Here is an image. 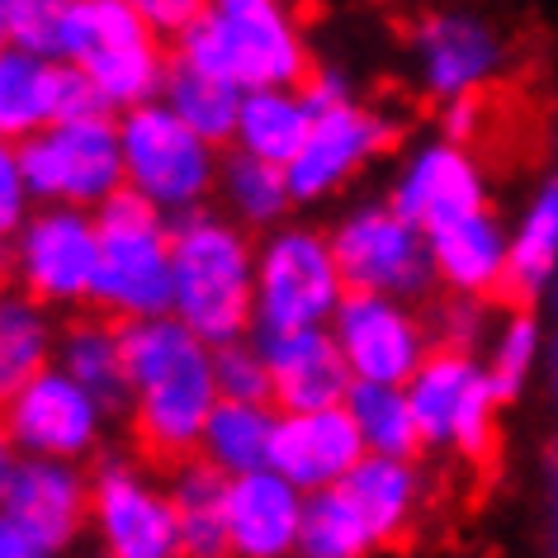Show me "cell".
<instances>
[{
	"mask_svg": "<svg viewBox=\"0 0 558 558\" xmlns=\"http://www.w3.org/2000/svg\"><path fill=\"white\" fill-rule=\"evenodd\" d=\"M123 365L133 384V445L151 469L175 473L199 459L204 426L218 408L214 351L175 317L119 323Z\"/></svg>",
	"mask_w": 558,
	"mask_h": 558,
	"instance_id": "obj_1",
	"label": "cell"
},
{
	"mask_svg": "<svg viewBox=\"0 0 558 558\" xmlns=\"http://www.w3.org/2000/svg\"><path fill=\"white\" fill-rule=\"evenodd\" d=\"M171 256L175 323H185L208 351L246 341L256 331V246L242 222L208 208L180 214L171 222Z\"/></svg>",
	"mask_w": 558,
	"mask_h": 558,
	"instance_id": "obj_2",
	"label": "cell"
},
{
	"mask_svg": "<svg viewBox=\"0 0 558 558\" xmlns=\"http://www.w3.org/2000/svg\"><path fill=\"white\" fill-rule=\"evenodd\" d=\"M171 62L236 90H289L308 76V48L284 0H208V15L175 38Z\"/></svg>",
	"mask_w": 558,
	"mask_h": 558,
	"instance_id": "obj_3",
	"label": "cell"
},
{
	"mask_svg": "<svg viewBox=\"0 0 558 558\" xmlns=\"http://www.w3.org/2000/svg\"><path fill=\"white\" fill-rule=\"evenodd\" d=\"M100 228V275H95V308L119 323L171 317L175 308V256L171 222L151 199L123 185L114 199L95 208Z\"/></svg>",
	"mask_w": 558,
	"mask_h": 558,
	"instance_id": "obj_4",
	"label": "cell"
},
{
	"mask_svg": "<svg viewBox=\"0 0 558 558\" xmlns=\"http://www.w3.org/2000/svg\"><path fill=\"white\" fill-rule=\"evenodd\" d=\"M345 294L351 289L341 279L331 236L313 228H275L256 246V331L251 337L331 327Z\"/></svg>",
	"mask_w": 558,
	"mask_h": 558,
	"instance_id": "obj_5",
	"label": "cell"
},
{
	"mask_svg": "<svg viewBox=\"0 0 558 558\" xmlns=\"http://www.w3.org/2000/svg\"><path fill=\"white\" fill-rule=\"evenodd\" d=\"M66 62H76L95 81L109 114L151 105L166 90V72H171L161 38L147 29V20L129 0H76Z\"/></svg>",
	"mask_w": 558,
	"mask_h": 558,
	"instance_id": "obj_6",
	"label": "cell"
},
{
	"mask_svg": "<svg viewBox=\"0 0 558 558\" xmlns=\"http://www.w3.org/2000/svg\"><path fill=\"white\" fill-rule=\"evenodd\" d=\"M123 185L151 199L161 214H194L204 194L218 185V147L185 129L161 100L119 114Z\"/></svg>",
	"mask_w": 558,
	"mask_h": 558,
	"instance_id": "obj_7",
	"label": "cell"
},
{
	"mask_svg": "<svg viewBox=\"0 0 558 558\" xmlns=\"http://www.w3.org/2000/svg\"><path fill=\"white\" fill-rule=\"evenodd\" d=\"M24 180H29L38 204L62 208H100L123 190V147H119V119H76L52 123L38 137L20 147Z\"/></svg>",
	"mask_w": 558,
	"mask_h": 558,
	"instance_id": "obj_8",
	"label": "cell"
},
{
	"mask_svg": "<svg viewBox=\"0 0 558 558\" xmlns=\"http://www.w3.org/2000/svg\"><path fill=\"white\" fill-rule=\"evenodd\" d=\"M412 416L426 445H454L473 464H487L497 445V393L469 351L436 345L408 384Z\"/></svg>",
	"mask_w": 558,
	"mask_h": 558,
	"instance_id": "obj_9",
	"label": "cell"
},
{
	"mask_svg": "<svg viewBox=\"0 0 558 558\" xmlns=\"http://www.w3.org/2000/svg\"><path fill=\"white\" fill-rule=\"evenodd\" d=\"M10 270L20 289L44 308H81L95 303V275H100V228L86 208L44 204L24 222L10 246Z\"/></svg>",
	"mask_w": 558,
	"mask_h": 558,
	"instance_id": "obj_10",
	"label": "cell"
},
{
	"mask_svg": "<svg viewBox=\"0 0 558 558\" xmlns=\"http://www.w3.org/2000/svg\"><path fill=\"white\" fill-rule=\"evenodd\" d=\"M341 279L351 294H384V299H422L436 284L430 265V236L412 228L393 204H365L345 214L331 232Z\"/></svg>",
	"mask_w": 558,
	"mask_h": 558,
	"instance_id": "obj_11",
	"label": "cell"
},
{
	"mask_svg": "<svg viewBox=\"0 0 558 558\" xmlns=\"http://www.w3.org/2000/svg\"><path fill=\"white\" fill-rule=\"evenodd\" d=\"M331 337H337L355 384L408 388L430 355V331L422 327V317L402 299L384 294H345L331 317Z\"/></svg>",
	"mask_w": 558,
	"mask_h": 558,
	"instance_id": "obj_12",
	"label": "cell"
},
{
	"mask_svg": "<svg viewBox=\"0 0 558 558\" xmlns=\"http://www.w3.org/2000/svg\"><path fill=\"white\" fill-rule=\"evenodd\" d=\"M0 422H5L10 440H15L20 450H29V459L76 464V459L90 454L95 440H100L105 408L72 379V374H62L52 365L0 412Z\"/></svg>",
	"mask_w": 558,
	"mask_h": 558,
	"instance_id": "obj_13",
	"label": "cell"
},
{
	"mask_svg": "<svg viewBox=\"0 0 558 558\" xmlns=\"http://www.w3.org/2000/svg\"><path fill=\"white\" fill-rule=\"evenodd\" d=\"M90 511L109 558H180L171 497L157 493L129 459H105L90 478Z\"/></svg>",
	"mask_w": 558,
	"mask_h": 558,
	"instance_id": "obj_14",
	"label": "cell"
},
{
	"mask_svg": "<svg viewBox=\"0 0 558 558\" xmlns=\"http://www.w3.org/2000/svg\"><path fill=\"white\" fill-rule=\"evenodd\" d=\"M393 137H398V129L379 114V109H365L355 100L341 105V109H327V114H317L303 151L284 166L294 204L327 199V194L337 185H345V180H351L369 157H379Z\"/></svg>",
	"mask_w": 558,
	"mask_h": 558,
	"instance_id": "obj_15",
	"label": "cell"
},
{
	"mask_svg": "<svg viewBox=\"0 0 558 558\" xmlns=\"http://www.w3.org/2000/svg\"><path fill=\"white\" fill-rule=\"evenodd\" d=\"M365 436L345 408L279 412L270 440V469L299 493H327L365 464Z\"/></svg>",
	"mask_w": 558,
	"mask_h": 558,
	"instance_id": "obj_16",
	"label": "cell"
},
{
	"mask_svg": "<svg viewBox=\"0 0 558 558\" xmlns=\"http://www.w3.org/2000/svg\"><path fill=\"white\" fill-rule=\"evenodd\" d=\"M388 204H393L412 228H422L430 236V232H445V228H454V222L483 214L487 185H483L478 161L469 157V147H454L440 137V143H426L402 166Z\"/></svg>",
	"mask_w": 558,
	"mask_h": 558,
	"instance_id": "obj_17",
	"label": "cell"
},
{
	"mask_svg": "<svg viewBox=\"0 0 558 558\" xmlns=\"http://www.w3.org/2000/svg\"><path fill=\"white\" fill-rule=\"evenodd\" d=\"M265 369L275 384V408L279 412H327L345 408L355 388V374L345 365L331 327L313 331H284V337H256Z\"/></svg>",
	"mask_w": 558,
	"mask_h": 558,
	"instance_id": "obj_18",
	"label": "cell"
},
{
	"mask_svg": "<svg viewBox=\"0 0 558 558\" xmlns=\"http://www.w3.org/2000/svg\"><path fill=\"white\" fill-rule=\"evenodd\" d=\"M0 511H5L34 544H44L48 554H58L81 535V525H86L90 483L76 473V464H58V459H20Z\"/></svg>",
	"mask_w": 558,
	"mask_h": 558,
	"instance_id": "obj_19",
	"label": "cell"
},
{
	"mask_svg": "<svg viewBox=\"0 0 558 558\" xmlns=\"http://www.w3.org/2000/svg\"><path fill=\"white\" fill-rule=\"evenodd\" d=\"M303 493L284 483L275 469L232 478L228 487V530L236 558H284L299 549L303 530Z\"/></svg>",
	"mask_w": 558,
	"mask_h": 558,
	"instance_id": "obj_20",
	"label": "cell"
},
{
	"mask_svg": "<svg viewBox=\"0 0 558 558\" xmlns=\"http://www.w3.org/2000/svg\"><path fill=\"white\" fill-rule=\"evenodd\" d=\"M416 58L422 81L440 100H464L501 66V44L483 20L469 15H436L416 29Z\"/></svg>",
	"mask_w": 558,
	"mask_h": 558,
	"instance_id": "obj_21",
	"label": "cell"
},
{
	"mask_svg": "<svg viewBox=\"0 0 558 558\" xmlns=\"http://www.w3.org/2000/svg\"><path fill=\"white\" fill-rule=\"evenodd\" d=\"M507 251L511 236L487 214H473L445 232H430V265L436 279L459 299H487L507 289Z\"/></svg>",
	"mask_w": 558,
	"mask_h": 558,
	"instance_id": "obj_22",
	"label": "cell"
},
{
	"mask_svg": "<svg viewBox=\"0 0 558 558\" xmlns=\"http://www.w3.org/2000/svg\"><path fill=\"white\" fill-rule=\"evenodd\" d=\"M228 487L232 478L218 473L208 459H190L171 473V511L180 530V558H236L228 530Z\"/></svg>",
	"mask_w": 558,
	"mask_h": 558,
	"instance_id": "obj_23",
	"label": "cell"
},
{
	"mask_svg": "<svg viewBox=\"0 0 558 558\" xmlns=\"http://www.w3.org/2000/svg\"><path fill=\"white\" fill-rule=\"evenodd\" d=\"M58 369L86 388L105 412L133 408V384L123 365V331L109 317H76L58 337Z\"/></svg>",
	"mask_w": 558,
	"mask_h": 558,
	"instance_id": "obj_24",
	"label": "cell"
},
{
	"mask_svg": "<svg viewBox=\"0 0 558 558\" xmlns=\"http://www.w3.org/2000/svg\"><path fill=\"white\" fill-rule=\"evenodd\" d=\"M58 337L52 313L34 303L24 289H5L0 294V412L29 388L38 374L52 369L58 355Z\"/></svg>",
	"mask_w": 558,
	"mask_h": 558,
	"instance_id": "obj_25",
	"label": "cell"
},
{
	"mask_svg": "<svg viewBox=\"0 0 558 558\" xmlns=\"http://www.w3.org/2000/svg\"><path fill=\"white\" fill-rule=\"evenodd\" d=\"M313 133V109L303 105L299 86L289 90H251L242 100V119H236L232 147L256 161L289 166L303 151Z\"/></svg>",
	"mask_w": 558,
	"mask_h": 558,
	"instance_id": "obj_26",
	"label": "cell"
},
{
	"mask_svg": "<svg viewBox=\"0 0 558 558\" xmlns=\"http://www.w3.org/2000/svg\"><path fill=\"white\" fill-rule=\"evenodd\" d=\"M558 270V180L539 185V194L525 204L521 222L511 232L507 251V294L511 303H535L539 294H549Z\"/></svg>",
	"mask_w": 558,
	"mask_h": 558,
	"instance_id": "obj_27",
	"label": "cell"
},
{
	"mask_svg": "<svg viewBox=\"0 0 558 558\" xmlns=\"http://www.w3.org/2000/svg\"><path fill=\"white\" fill-rule=\"evenodd\" d=\"M351 507L360 511V521L369 525L374 544H388L402 535V525L412 521V507H416V469L408 459H384V454H365L351 478L337 483Z\"/></svg>",
	"mask_w": 558,
	"mask_h": 558,
	"instance_id": "obj_28",
	"label": "cell"
},
{
	"mask_svg": "<svg viewBox=\"0 0 558 558\" xmlns=\"http://www.w3.org/2000/svg\"><path fill=\"white\" fill-rule=\"evenodd\" d=\"M279 416L256 402H218L204 426L199 459H208L228 478H246V473L270 469V440H275Z\"/></svg>",
	"mask_w": 558,
	"mask_h": 558,
	"instance_id": "obj_29",
	"label": "cell"
},
{
	"mask_svg": "<svg viewBox=\"0 0 558 558\" xmlns=\"http://www.w3.org/2000/svg\"><path fill=\"white\" fill-rule=\"evenodd\" d=\"M242 100H246V90L228 86V81H214L204 72H190V66H180V62H171V72H166L161 105L214 147H228L236 137Z\"/></svg>",
	"mask_w": 558,
	"mask_h": 558,
	"instance_id": "obj_30",
	"label": "cell"
},
{
	"mask_svg": "<svg viewBox=\"0 0 558 558\" xmlns=\"http://www.w3.org/2000/svg\"><path fill=\"white\" fill-rule=\"evenodd\" d=\"M48 72L52 62H38L20 48H0V143L24 147L29 137L52 129Z\"/></svg>",
	"mask_w": 558,
	"mask_h": 558,
	"instance_id": "obj_31",
	"label": "cell"
},
{
	"mask_svg": "<svg viewBox=\"0 0 558 558\" xmlns=\"http://www.w3.org/2000/svg\"><path fill=\"white\" fill-rule=\"evenodd\" d=\"M345 412L355 416L360 436H365V450L369 454H384V459H408L422 450V426L412 416V402H408V388H384V384H355L351 398H345Z\"/></svg>",
	"mask_w": 558,
	"mask_h": 558,
	"instance_id": "obj_32",
	"label": "cell"
},
{
	"mask_svg": "<svg viewBox=\"0 0 558 558\" xmlns=\"http://www.w3.org/2000/svg\"><path fill=\"white\" fill-rule=\"evenodd\" d=\"M218 185L242 228H275V222L289 214V204H294L284 166L256 161V157H246V151H232V157L222 161Z\"/></svg>",
	"mask_w": 558,
	"mask_h": 558,
	"instance_id": "obj_33",
	"label": "cell"
},
{
	"mask_svg": "<svg viewBox=\"0 0 558 558\" xmlns=\"http://www.w3.org/2000/svg\"><path fill=\"white\" fill-rule=\"evenodd\" d=\"M374 544L369 525L360 521L351 497L341 487L313 493L303 507V530H299V554L303 558H360Z\"/></svg>",
	"mask_w": 558,
	"mask_h": 558,
	"instance_id": "obj_34",
	"label": "cell"
},
{
	"mask_svg": "<svg viewBox=\"0 0 558 558\" xmlns=\"http://www.w3.org/2000/svg\"><path fill=\"white\" fill-rule=\"evenodd\" d=\"M72 10L76 0H15L10 5V48L29 52L38 62H66Z\"/></svg>",
	"mask_w": 558,
	"mask_h": 558,
	"instance_id": "obj_35",
	"label": "cell"
},
{
	"mask_svg": "<svg viewBox=\"0 0 558 558\" xmlns=\"http://www.w3.org/2000/svg\"><path fill=\"white\" fill-rule=\"evenodd\" d=\"M539 360V327L530 313H511L493 341V360H487V384H493L497 402H511L525 388L530 369Z\"/></svg>",
	"mask_w": 558,
	"mask_h": 558,
	"instance_id": "obj_36",
	"label": "cell"
},
{
	"mask_svg": "<svg viewBox=\"0 0 558 558\" xmlns=\"http://www.w3.org/2000/svg\"><path fill=\"white\" fill-rule=\"evenodd\" d=\"M214 379H218L222 402H256V408H270L275 402V384H270V369H265V355H260L256 341L218 345Z\"/></svg>",
	"mask_w": 558,
	"mask_h": 558,
	"instance_id": "obj_37",
	"label": "cell"
},
{
	"mask_svg": "<svg viewBox=\"0 0 558 558\" xmlns=\"http://www.w3.org/2000/svg\"><path fill=\"white\" fill-rule=\"evenodd\" d=\"M48 100H52V123H76V119H105L109 114L105 95L95 90V81L81 72L76 62H52Z\"/></svg>",
	"mask_w": 558,
	"mask_h": 558,
	"instance_id": "obj_38",
	"label": "cell"
},
{
	"mask_svg": "<svg viewBox=\"0 0 558 558\" xmlns=\"http://www.w3.org/2000/svg\"><path fill=\"white\" fill-rule=\"evenodd\" d=\"M34 218V190L24 180V161L15 143H0V242H15Z\"/></svg>",
	"mask_w": 558,
	"mask_h": 558,
	"instance_id": "obj_39",
	"label": "cell"
},
{
	"mask_svg": "<svg viewBox=\"0 0 558 558\" xmlns=\"http://www.w3.org/2000/svg\"><path fill=\"white\" fill-rule=\"evenodd\" d=\"M157 38H185L208 15V0H129Z\"/></svg>",
	"mask_w": 558,
	"mask_h": 558,
	"instance_id": "obj_40",
	"label": "cell"
},
{
	"mask_svg": "<svg viewBox=\"0 0 558 558\" xmlns=\"http://www.w3.org/2000/svg\"><path fill=\"white\" fill-rule=\"evenodd\" d=\"M299 95H303V105L313 109V119H317V114H327V109L351 105L345 76H337V72H308V76H303V86H299Z\"/></svg>",
	"mask_w": 558,
	"mask_h": 558,
	"instance_id": "obj_41",
	"label": "cell"
},
{
	"mask_svg": "<svg viewBox=\"0 0 558 558\" xmlns=\"http://www.w3.org/2000/svg\"><path fill=\"white\" fill-rule=\"evenodd\" d=\"M478 129H483V105H478V95L450 100V109H445V143L469 147L473 137H478Z\"/></svg>",
	"mask_w": 558,
	"mask_h": 558,
	"instance_id": "obj_42",
	"label": "cell"
},
{
	"mask_svg": "<svg viewBox=\"0 0 558 558\" xmlns=\"http://www.w3.org/2000/svg\"><path fill=\"white\" fill-rule=\"evenodd\" d=\"M0 558H48V549L44 544H34L5 511H0Z\"/></svg>",
	"mask_w": 558,
	"mask_h": 558,
	"instance_id": "obj_43",
	"label": "cell"
},
{
	"mask_svg": "<svg viewBox=\"0 0 558 558\" xmlns=\"http://www.w3.org/2000/svg\"><path fill=\"white\" fill-rule=\"evenodd\" d=\"M15 450L20 445L10 440V430H5V422H0V501H5V493H10V478H15V469H20V459H15Z\"/></svg>",
	"mask_w": 558,
	"mask_h": 558,
	"instance_id": "obj_44",
	"label": "cell"
},
{
	"mask_svg": "<svg viewBox=\"0 0 558 558\" xmlns=\"http://www.w3.org/2000/svg\"><path fill=\"white\" fill-rule=\"evenodd\" d=\"M549 379H554V398H558V341H554V351H549ZM554 454H558V445H554Z\"/></svg>",
	"mask_w": 558,
	"mask_h": 558,
	"instance_id": "obj_45",
	"label": "cell"
},
{
	"mask_svg": "<svg viewBox=\"0 0 558 558\" xmlns=\"http://www.w3.org/2000/svg\"><path fill=\"white\" fill-rule=\"evenodd\" d=\"M5 275H10V265H5V251H0V294H5Z\"/></svg>",
	"mask_w": 558,
	"mask_h": 558,
	"instance_id": "obj_46",
	"label": "cell"
},
{
	"mask_svg": "<svg viewBox=\"0 0 558 558\" xmlns=\"http://www.w3.org/2000/svg\"><path fill=\"white\" fill-rule=\"evenodd\" d=\"M549 299H554V313H558V270H554V284H549Z\"/></svg>",
	"mask_w": 558,
	"mask_h": 558,
	"instance_id": "obj_47",
	"label": "cell"
},
{
	"mask_svg": "<svg viewBox=\"0 0 558 558\" xmlns=\"http://www.w3.org/2000/svg\"><path fill=\"white\" fill-rule=\"evenodd\" d=\"M10 5H15V0H0V10H10Z\"/></svg>",
	"mask_w": 558,
	"mask_h": 558,
	"instance_id": "obj_48",
	"label": "cell"
},
{
	"mask_svg": "<svg viewBox=\"0 0 558 558\" xmlns=\"http://www.w3.org/2000/svg\"><path fill=\"white\" fill-rule=\"evenodd\" d=\"M554 161H558V137H554Z\"/></svg>",
	"mask_w": 558,
	"mask_h": 558,
	"instance_id": "obj_49",
	"label": "cell"
}]
</instances>
